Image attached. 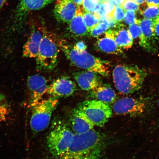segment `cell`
Instances as JSON below:
<instances>
[{"label":"cell","instance_id":"obj_1","mask_svg":"<svg viewBox=\"0 0 159 159\" xmlns=\"http://www.w3.org/2000/svg\"><path fill=\"white\" fill-rule=\"evenodd\" d=\"M105 140L93 129L85 134H75L69 148L59 159H100Z\"/></svg>","mask_w":159,"mask_h":159},{"label":"cell","instance_id":"obj_2","mask_svg":"<svg viewBox=\"0 0 159 159\" xmlns=\"http://www.w3.org/2000/svg\"><path fill=\"white\" fill-rule=\"evenodd\" d=\"M147 74L137 66L117 65L113 71L115 86L121 94H132L142 88Z\"/></svg>","mask_w":159,"mask_h":159},{"label":"cell","instance_id":"obj_3","mask_svg":"<svg viewBox=\"0 0 159 159\" xmlns=\"http://www.w3.org/2000/svg\"><path fill=\"white\" fill-rule=\"evenodd\" d=\"M59 47L65 56L74 66L87 70L94 71L102 76H108L109 63L91 55L86 50L80 52L73 46L63 42H60Z\"/></svg>","mask_w":159,"mask_h":159},{"label":"cell","instance_id":"obj_4","mask_svg":"<svg viewBox=\"0 0 159 159\" xmlns=\"http://www.w3.org/2000/svg\"><path fill=\"white\" fill-rule=\"evenodd\" d=\"M74 135L65 122L56 120L47 137V147L50 153L56 158L60 157L68 149Z\"/></svg>","mask_w":159,"mask_h":159},{"label":"cell","instance_id":"obj_5","mask_svg":"<svg viewBox=\"0 0 159 159\" xmlns=\"http://www.w3.org/2000/svg\"><path fill=\"white\" fill-rule=\"evenodd\" d=\"M58 44L54 36L45 29L38 55L35 58L38 69L50 70L56 67L59 50Z\"/></svg>","mask_w":159,"mask_h":159},{"label":"cell","instance_id":"obj_6","mask_svg":"<svg viewBox=\"0 0 159 159\" xmlns=\"http://www.w3.org/2000/svg\"><path fill=\"white\" fill-rule=\"evenodd\" d=\"M57 104V98L51 97L48 99H42L31 107L32 111L30 125L34 133L41 132L47 128Z\"/></svg>","mask_w":159,"mask_h":159},{"label":"cell","instance_id":"obj_7","mask_svg":"<svg viewBox=\"0 0 159 159\" xmlns=\"http://www.w3.org/2000/svg\"><path fill=\"white\" fill-rule=\"evenodd\" d=\"M84 114L95 126H104L112 115L109 104L94 99L80 103L77 108Z\"/></svg>","mask_w":159,"mask_h":159},{"label":"cell","instance_id":"obj_8","mask_svg":"<svg viewBox=\"0 0 159 159\" xmlns=\"http://www.w3.org/2000/svg\"><path fill=\"white\" fill-rule=\"evenodd\" d=\"M54 0H20L16 9L12 27L13 30L21 29L30 12L43 8Z\"/></svg>","mask_w":159,"mask_h":159},{"label":"cell","instance_id":"obj_9","mask_svg":"<svg viewBox=\"0 0 159 159\" xmlns=\"http://www.w3.org/2000/svg\"><path fill=\"white\" fill-rule=\"evenodd\" d=\"M146 108V103L142 99L126 97L115 101L112 109L117 115L136 117L143 114Z\"/></svg>","mask_w":159,"mask_h":159},{"label":"cell","instance_id":"obj_10","mask_svg":"<svg viewBox=\"0 0 159 159\" xmlns=\"http://www.w3.org/2000/svg\"><path fill=\"white\" fill-rule=\"evenodd\" d=\"M142 34L139 37V44L148 52H156L158 48V37L155 33L153 20L144 18L137 20Z\"/></svg>","mask_w":159,"mask_h":159},{"label":"cell","instance_id":"obj_11","mask_svg":"<svg viewBox=\"0 0 159 159\" xmlns=\"http://www.w3.org/2000/svg\"><path fill=\"white\" fill-rule=\"evenodd\" d=\"M27 85L29 92L30 105L31 107L42 100L43 95L47 93L49 85L45 77L39 75H34L28 78Z\"/></svg>","mask_w":159,"mask_h":159},{"label":"cell","instance_id":"obj_12","mask_svg":"<svg viewBox=\"0 0 159 159\" xmlns=\"http://www.w3.org/2000/svg\"><path fill=\"white\" fill-rule=\"evenodd\" d=\"M45 30V29L43 28L32 25L29 37L23 47V54L24 57L36 58Z\"/></svg>","mask_w":159,"mask_h":159},{"label":"cell","instance_id":"obj_13","mask_svg":"<svg viewBox=\"0 0 159 159\" xmlns=\"http://www.w3.org/2000/svg\"><path fill=\"white\" fill-rule=\"evenodd\" d=\"M75 83L67 77L56 80L49 85L47 93L56 98L70 96L76 90Z\"/></svg>","mask_w":159,"mask_h":159},{"label":"cell","instance_id":"obj_14","mask_svg":"<svg viewBox=\"0 0 159 159\" xmlns=\"http://www.w3.org/2000/svg\"><path fill=\"white\" fill-rule=\"evenodd\" d=\"M79 7L72 0H57L53 13L57 21L69 24L75 16Z\"/></svg>","mask_w":159,"mask_h":159},{"label":"cell","instance_id":"obj_15","mask_svg":"<svg viewBox=\"0 0 159 159\" xmlns=\"http://www.w3.org/2000/svg\"><path fill=\"white\" fill-rule=\"evenodd\" d=\"M100 75L94 71L87 70L75 73L73 77L81 89L91 91L102 84Z\"/></svg>","mask_w":159,"mask_h":159},{"label":"cell","instance_id":"obj_16","mask_svg":"<svg viewBox=\"0 0 159 159\" xmlns=\"http://www.w3.org/2000/svg\"><path fill=\"white\" fill-rule=\"evenodd\" d=\"M70 120L71 129L75 134H85L94 129V125L77 108L71 112Z\"/></svg>","mask_w":159,"mask_h":159},{"label":"cell","instance_id":"obj_17","mask_svg":"<svg viewBox=\"0 0 159 159\" xmlns=\"http://www.w3.org/2000/svg\"><path fill=\"white\" fill-rule=\"evenodd\" d=\"M105 36L114 40L121 49H128L133 45V39L129 34L128 29L123 25H118L114 28L109 29L105 33Z\"/></svg>","mask_w":159,"mask_h":159},{"label":"cell","instance_id":"obj_18","mask_svg":"<svg viewBox=\"0 0 159 159\" xmlns=\"http://www.w3.org/2000/svg\"><path fill=\"white\" fill-rule=\"evenodd\" d=\"M90 95L94 99L109 105L116 101V93L110 85L107 84H102L91 91Z\"/></svg>","mask_w":159,"mask_h":159},{"label":"cell","instance_id":"obj_19","mask_svg":"<svg viewBox=\"0 0 159 159\" xmlns=\"http://www.w3.org/2000/svg\"><path fill=\"white\" fill-rule=\"evenodd\" d=\"M83 13L79 7L75 16L69 23V31L75 37H82L89 33L83 19Z\"/></svg>","mask_w":159,"mask_h":159},{"label":"cell","instance_id":"obj_20","mask_svg":"<svg viewBox=\"0 0 159 159\" xmlns=\"http://www.w3.org/2000/svg\"><path fill=\"white\" fill-rule=\"evenodd\" d=\"M96 44L99 50L103 52L117 55L123 54L122 49L116 45L114 40L106 36L99 39Z\"/></svg>","mask_w":159,"mask_h":159},{"label":"cell","instance_id":"obj_21","mask_svg":"<svg viewBox=\"0 0 159 159\" xmlns=\"http://www.w3.org/2000/svg\"><path fill=\"white\" fill-rule=\"evenodd\" d=\"M110 16H104L99 19V23L89 32L91 36L99 37L102 34L111 29Z\"/></svg>","mask_w":159,"mask_h":159},{"label":"cell","instance_id":"obj_22","mask_svg":"<svg viewBox=\"0 0 159 159\" xmlns=\"http://www.w3.org/2000/svg\"><path fill=\"white\" fill-rule=\"evenodd\" d=\"M115 5L111 1L100 2L98 10L95 13L99 19L106 16L112 17Z\"/></svg>","mask_w":159,"mask_h":159},{"label":"cell","instance_id":"obj_23","mask_svg":"<svg viewBox=\"0 0 159 159\" xmlns=\"http://www.w3.org/2000/svg\"><path fill=\"white\" fill-rule=\"evenodd\" d=\"M11 112V107L5 95L0 92V121H5Z\"/></svg>","mask_w":159,"mask_h":159},{"label":"cell","instance_id":"obj_24","mask_svg":"<svg viewBox=\"0 0 159 159\" xmlns=\"http://www.w3.org/2000/svg\"><path fill=\"white\" fill-rule=\"evenodd\" d=\"M83 19L89 33L99 22V18L95 13L85 11L83 13Z\"/></svg>","mask_w":159,"mask_h":159},{"label":"cell","instance_id":"obj_25","mask_svg":"<svg viewBox=\"0 0 159 159\" xmlns=\"http://www.w3.org/2000/svg\"><path fill=\"white\" fill-rule=\"evenodd\" d=\"M148 7L141 12L144 18L154 20L159 17V7L155 6Z\"/></svg>","mask_w":159,"mask_h":159},{"label":"cell","instance_id":"obj_26","mask_svg":"<svg viewBox=\"0 0 159 159\" xmlns=\"http://www.w3.org/2000/svg\"><path fill=\"white\" fill-rule=\"evenodd\" d=\"M99 3L98 0H83V8L85 11L95 13L98 8Z\"/></svg>","mask_w":159,"mask_h":159},{"label":"cell","instance_id":"obj_27","mask_svg":"<svg viewBox=\"0 0 159 159\" xmlns=\"http://www.w3.org/2000/svg\"><path fill=\"white\" fill-rule=\"evenodd\" d=\"M125 11L121 6H115L112 17L116 22L119 23L124 20Z\"/></svg>","mask_w":159,"mask_h":159},{"label":"cell","instance_id":"obj_28","mask_svg":"<svg viewBox=\"0 0 159 159\" xmlns=\"http://www.w3.org/2000/svg\"><path fill=\"white\" fill-rule=\"evenodd\" d=\"M121 7L125 11H132L136 12L139 9V5L134 0H125Z\"/></svg>","mask_w":159,"mask_h":159},{"label":"cell","instance_id":"obj_29","mask_svg":"<svg viewBox=\"0 0 159 159\" xmlns=\"http://www.w3.org/2000/svg\"><path fill=\"white\" fill-rule=\"evenodd\" d=\"M128 30L129 34L133 40L140 37L142 34L140 26L137 23L129 25Z\"/></svg>","mask_w":159,"mask_h":159},{"label":"cell","instance_id":"obj_30","mask_svg":"<svg viewBox=\"0 0 159 159\" xmlns=\"http://www.w3.org/2000/svg\"><path fill=\"white\" fill-rule=\"evenodd\" d=\"M136 12L132 11H125L124 20L125 23L129 25L136 23Z\"/></svg>","mask_w":159,"mask_h":159},{"label":"cell","instance_id":"obj_31","mask_svg":"<svg viewBox=\"0 0 159 159\" xmlns=\"http://www.w3.org/2000/svg\"><path fill=\"white\" fill-rule=\"evenodd\" d=\"M73 48L79 51H83L86 50L87 46L85 43L83 41H79L76 44L73 46Z\"/></svg>","mask_w":159,"mask_h":159},{"label":"cell","instance_id":"obj_32","mask_svg":"<svg viewBox=\"0 0 159 159\" xmlns=\"http://www.w3.org/2000/svg\"><path fill=\"white\" fill-rule=\"evenodd\" d=\"M153 26L155 33L157 36L159 37V17L153 20Z\"/></svg>","mask_w":159,"mask_h":159},{"label":"cell","instance_id":"obj_33","mask_svg":"<svg viewBox=\"0 0 159 159\" xmlns=\"http://www.w3.org/2000/svg\"><path fill=\"white\" fill-rule=\"evenodd\" d=\"M148 6H155L159 7V0H146Z\"/></svg>","mask_w":159,"mask_h":159},{"label":"cell","instance_id":"obj_34","mask_svg":"<svg viewBox=\"0 0 159 159\" xmlns=\"http://www.w3.org/2000/svg\"><path fill=\"white\" fill-rule=\"evenodd\" d=\"M111 1L115 6H121L125 0H111Z\"/></svg>","mask_w":159,"mask_h":159},{"label":"cell","instance_id":"obj_35","mask_svg":"<svg viewBox=\"0 0 159 159\" xmlns=\"http://www.w3.org/2000/svg\"><path fill=\"white\" fill-rule=\"evenodd\" d=\"M72 1L75 5L79 7L82 5L83 0H72Z\"/></svg>","mask_w":159,"mask_h":159},{"label":"cell","instance_id":"obj_36","mask_svg":"<svg viewBox=\"0 0 159 159\" xmlns=\"http://www.w3.org/2000/svg\"><path fill=\"white\" fill-rule=\"evenodd\" d=\"M134 1L139 5H140L144 3L145 2H146V0H134Z\"/></svg>","mask_w":159,"mask_h":159},{"label":"cell","instance_id":"obj_37","mask_svg":"<svg viewBox=\"0 0 159 159\" xmlns=\"http://www.w3.org/2000/svg\"><path fill=\"white\" fill-rule=\"evenodd\" d=\"M5 0H0V9L2 7L4 3H5Z\"/></svg>","mask_w":159,"mask_h":159},{"label":"cell","instance_id":"obj_38","mask_svg":"<svg viewBox=\"0 0 159 159\" xmlns=\"http://www.w3.org/2000/svg\"><path fill=\"white\" fill-rule=\"evenodd\" d=\"M100 2H103L111 1V0H98Z\"/></svg>","mask_w":159,"mask_h":159},{"label":"cell","instance_id":"obj_39","mask_svg":"<svg viewBox=\"0 0 159 159\" xmlns=\"http://www.w3.org/2000/svg\"><path fill=\"white\" fill-rule=\"evenodd\" d=\"M158 107L159 108V100H158Z\"/></svg>","mask_w":159,"mask_h":159}]
</instances>
